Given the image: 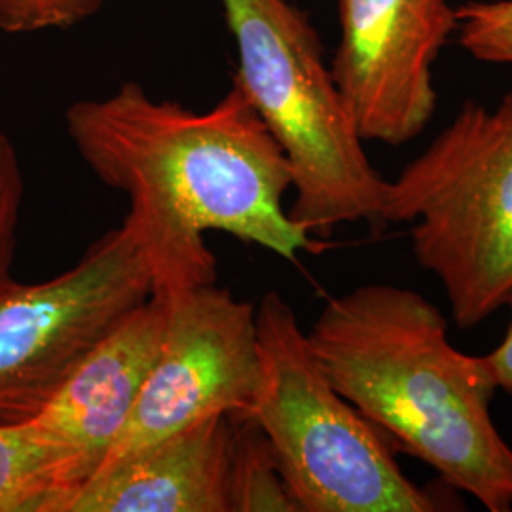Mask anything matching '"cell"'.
<instances>
[{
  "instance_id": "1",
  "label": "cell",
  "mask_w": 512,
  "mask_h": 512,
  "mask_svg": "<svg viewBox=\"0 0 512 512\" xmlns=\"http://www.w3.org/2000/svg\"><path fill=\"white\" fill-rule=\"evenodd\" d=\"M65 128L93 175L129 200L124 224L173 300L217 283L207 232H224L289 262L317 243L289 217V162L247 95L232 88L211 109L160 101L124 82L103 99L76 101Z\"/></svg>"
},
{
  "instance_id": "2",
  "label": "cell",
  "mask_w": 512,
  "mask_h": 512,
  "mask_svg": "<svg viewBox=\"0 0 512 512\" xmlns=\"http://www.w3.org/2000/svg\"><path fill=\"white\" fill-rule=\"evenodd\" d=\"M306 336L330 384L395 450L488 511H512V448L490 412L497 389L480 355L450 344L433 302L361 285L330 298Z\"/></svg>"
},
{
  "instance_id": "3",
  "label": "cell",
  "mask_w": 512,
  "mask_h": 512,
  "mask_svg": "<svg viewBox=\"0 0 512 512\" xmlns=\"http://www.w3.org/2000/svg\"><path fill=\"white\" fill-rule=\"evenodd\" d=\"M238 84L293 173L289 217L311 236L384 222L389 181L366 156L310 18L289 0H222Z\"/></svg>"
},
{
  "instance_id": "4",
  "label": "cell",
  "mask_w": 512,
  "mask_h": 512,
  "mask_svg": "<svg viewBox=\"0 0 512 512\" xmlns=\"http://www.w3.org/2000/svg\"><path fill=\"white\" fill-rule=\"evenodd\" d=\"M384 222L412 226L414 256L459 329L512 308V92L495 107H461L389 181Z\"/></svg>"
},
{
  "instance_id": "5",
  "label": "cell",
  "mask_w": 512,
  "mask_h": 512,
  "mask_svg": "<svg viewBox=\"0 0 512 512\" xmlns=\"http://www.w3.org/2000/svg\"><path fill=\"white\" fill-rule=\"evenodd\" d=\"M260 380L249 416L274 450L298 512H435L384 435L330 384L293 306L275 291L256 306Z\"/></svg>"
},
{
  "instance_id": "6",
  "label": "cell",
  "mask_w": 512,
  "mask_h": 512,
  "mask_svg": "<svg viewBox=\"0 0 512 512\" xmlns=\"http://www.w3.org/2000/svg\"><path fill=\"white\" fill-rule=\"evenodd\" d=\"M150 294L147 258L126 224L63 274L14 281L0 294V427L37 420L93 346Z\"/></svg>"
},
{
  "instance_id": "7",
  "label": "cell",
  "mask_w": 512,
  "mask_h": 512,
  "mask_svg": "<svg viewBox=\"0 0 512 512\" xmlns=\"http://www.w3.org/2000/svg\"><path fill=\"white\" fill-rule=\"evenodd\" d=\"M258 380L255 304L217 283L167 300L156 361L95 475L207 418L249 416Z\"/></svg>"
},
{
  "instance_id": "8",
  "label": "cell",
  "mask_w": 512,
  "mask_h": 512,
  "mask_svg": "<svg viewBox=\"0 0 512 512\" xmlns=\"http://www.w3.org/2000/svg\"><path fill=\"white\" fill-rule=\"evenodd\" d=\"M332 76L363 141L399 147L431 122L433 63L458 31L448 0H338Z\"/></svg>"
},
{
  "instance_id": "9",
  "label": "cell",
  "mask_w": 512,
  "mask_h": 512,
  "mask_svg": "<svg viewBox=\"0 0 512 512\" xmlns=\"http://www.w3.org/2000/svg\"><path fill=\"white\" fill-rule=\"evenodd\" d=\"M165 319L167 300L150 294L93 346L33 420L71 452L82 486L99 471L139 401Z\"/></svg>"
},
{
  "instance_id": "10",
  "label": "cell",
  "mask_w": 512,
  "mask_h": 512,
  "mask_svg": "<svg viewBox=\"0 0 512 512\" xmlns=\"http://www.w3.org/2000/svg\"><path fill=\"white\" fill-rule=\"evenodd\" d=\"M234 416L152 444L80 486L63 512H230Z\"/></svg>"
},
{
  "instance_id": "11",
  "label": "cell",
  "mask_w": 512,
  "mask_h": 512,
  "mask_svg": "<svg viewBox=\"0 0 512 512\" xmlns=\"http://www.w3.org/2000/svg\"><path fill=\"white\" fill-rule=\"evenodd\" d=\"M80 486L71 452L37 423L0 427V512H63Z\"/></svg>"
},
{
  "instance_id": "12",
  "label": "cell",
  "mask_w": 512,
  "mask_h": 512,
  "mask_svg": "<svg viewBox=\"0 0 512 512\" xmlns=\"http://www.w3.org/2000/svg\"><path fill=\"white\" fill-rule=\"evenodd\" d=\"M230 512H298L274 450L251 416H234Z\"/></svg>"
},
{
  "instance_id": "13",
  "label": "cell",
  "mask_w": 512,
  "mask_h": 512,
  "mask_svg": "<svg viewBox=\"0 0 512 512\" xmlns=\"http://www.w3.org/2000/svg\"><path fill=\"white\" fill-rule=\"evenodd\" d=\"M456 12L465 52L484 63L512 65V0H476Z\"/></svg>"
},
{
  "instance_id": "14",
  "label": "cell",
  "mask_w": 512,
  "mask_h": 512,
  "mask_svg": "<svg viewBox=\"0 0 512 512\" xmlns=\"http://www.w3.org/2000/svg\"><path fill=\"white\" fill-rule=\"evenodd\" d=\"M107 0H0V31L8 35L73 27Z\"/></svg>"
},
{
  "instance_id": "15",
  "label": "cell",
  "mask_w": 512,
  "mask_h": 512,
  "mask_svg": "<svg viewBox=\"0 0 512 512\" xmlns=\"http://www.w3.org/2000/svg\"><path fill=\"white\" fill-rule=\"evenodd\" d=\"M25 198V177L18 150L0 131V294L12 283L19 217Z\"/></svg>"
},
{
  "instance_id": "16",
  "label": "cell",
  "mask_w": 512,
  "mask_h": 512,
  "mask_svg": "<svg viewBox=\"0 0 512 512\" xmlns=\"http://www.w3.org/2000/svg\"><path fill=\"white\" fill-rule=\"evenodd\" d=\"M480 357L495 389L512 395V319L499 346Z\"/></svg>"
}]
</instances>
